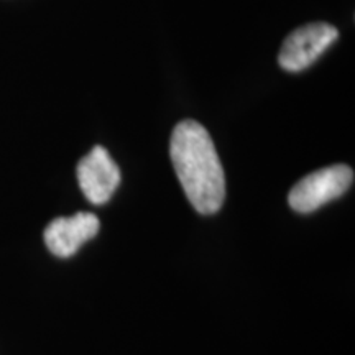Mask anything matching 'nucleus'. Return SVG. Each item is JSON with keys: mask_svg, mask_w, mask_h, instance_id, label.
Segmentation results:
<instances>
[{"mask_svg": "<svg viewBox=\"0 0 355 355\" xmlns=\"http://www.w3.org/2000/svg\"><path fill=\"white\" fill-rule=\"evenodd\" d=\"M176 176L193 207L214 214L225 198V176L209 132L196 121L180 122L170 140Z\"/></svg>", "mask_w": 355, "mask_h": 355, "instance_id": "nucleus-1", "label": "nucleus"}, {"mask_svg": "<svg viewBox=\"0 0 355 355\" xmlns=\"http://www.w3.org/2000/svg\"><path fill=\"white\" fill-rule=\"evenodd\" d=\"M354 171L347 165L322 168L304 176L293 186L288 202L296 212L308 214L334 201L352 186Z\"/></svg>", "mask_w": 355, "mask_h": 355, "instance_id": "nucleus-2", "label": "nucleus"}, {"mask_svg": "<svg viewBox=\"0 0 355 355\" xmlns=\"http://www.w3.org/2000/svg\"><path fill=\"white\" fill-rule=\"evenodd\" d=\"M339 37L336 26L329 24H309L300 26L283 42L278 63L283 69L296 73L309 68Z\"/></svg>", "mask_w": 355, "mask_h": 355, "instance_id": "nucleus-3", "label": "nucleus"}, {"mask_svg": "<svg viewBox=\"0 0 355 355\" xmlns=\"http://www.w3.org/2000/svg\"><path fill=\"white\" fill-rule=\"evenodd\" d=\"M79 188L92 204H105L121 184V170L104 146L97 145L78 163Z\"/></svg>", "mask_w": 355, "mask_h": 355, "instance_id": "nucleus-4", "label": "nucleus"}, {"mask_svg": "<svg viewBox=\"0 0 355 355\" xmlns=\"http://www.w3.org/2000/svg\"><path fill=\"white\" fill-rule=\"evenodd\" d=\"M101 222L92 212H78L71 217H58L44 229V243L53 255L68 259L79 247L99 232Z\"/></svg>", "mask_w": 355, "mask_h": 355, "instance_id": "nucleus-5", "label": "nucleus"}]
</instances>
